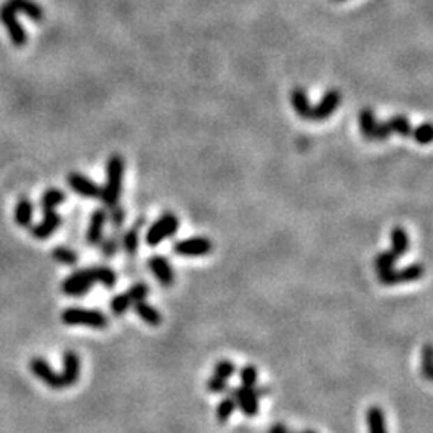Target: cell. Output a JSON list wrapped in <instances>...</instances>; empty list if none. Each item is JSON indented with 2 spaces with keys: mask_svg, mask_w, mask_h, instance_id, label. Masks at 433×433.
<instances>
[{
  "mask_svg": "<svg viewBox=\"0 0 433 433\" xmlns=\"http://www.w3.org/2000/svg\"><path fill=\"white\" fill-rule=\"evenodd\" d=\"M124 170H126V162L121 154H111L106 164V183L101 186V196L100 199L106 207H115L119 204V198H121L122 191V180H124Z\"/></svg>",
  "mask_w": 433,
  "mask_h": 433,
  "instance_id": "obj_1",
  "label": "cell"
},
{
  "mask_svg": "<svg viewBox=\"0 0 433 433\" xmlns=\"http://www.w3.org/2000/svg\"><path fill=\"white\" fill-rule=\"evenodd\" d=\"M61 321L66 326H84L91 329H106L110 319L105 313L94 308L69 307L61 313Z\"/></svg>",
  "mask_w": 433,
  "mask_h": 433,
  "instance_id": "obj_2",
  "label": "cell"
},
{
  "mask_svg": "<svg viewBox=\"0 0 433 433\" xmlns=\"http://www.w3.org/2000/svg\"><path fill=\"white\" fill-rule=\"evenodd\" d=\"M178 228H180V220H178V216L170 212L161 215L159 219L149 226L148 233H146V244L158 246L159 242L167 240V237H170L172 235H175Z\"/></svg>",
  "mask_w": 433,
  "mask_h": 433,
  "instance_id": "obj_3",
  "label": "cell"
},
{
  "mask_svg": "<svg viewBox=\"0 0 433 433\" xmlns=\"http://www.w3.org/2000/svg\"><path fill=\"white\" fill-rule=\"evenodd\" d=\"M0 23L7 29V34L15 47L23 48L28 43V32H26L24 26L18 20V13H15L7 3L0 7Z\"/></svg>",
  "mask_w": 433,
  "mask_h": 433,
  "instance_id": "obj_4",
  "label": "cell"
},
{
  "mask_svg": "<svg viewBox=\"0 0 433 433\" xmlns=\"http://www.w3.org/2000/svg\"><path fill=\"white\" fill-rule=\"evenodd\" d=\"M94 283H95L94 270L91 268L78 270V272L71 273L63 281L61 291L63 294H66L69 297H80L91 289Z\"/></svg>",
  "mask_w": 433,
  "mask_h": 433,
  "instance_id": "obj_5",
  "label": "cell"
},
{
  "mask_svg": "<svg viewBox=\"0 0 433 433\" xmlns=\"http://www.w3.org/2000/svg\"><path fill=\"white\" fill-rule=\"evenodd\" d=\"M230 392L236 402V409H240L249 419L257 418L260 411V398L256 392V388L236 386L231 387Z\"/></svg>",
  "mask_w": 433,
  "mask_h": 433,
  "instance_id": "obj_6",
  "label": "cell"
},
{
  "mask_svg": "<svg viewBox=\"0 0 433 433\" xmlns=\"http://www.w3.org/2000/svg\"><path fill=\"white\" fill-rule=\"evenodd\" d=\"M29 369H31L32 374L39 379V381L45 383L47 387H50L52 390H64L66 388L63 383L61 374H58V372L53 371V367L48 365L45 360L41 358V356H36V358H32L29 361Z\"/></svg>",
  "mask_w": 433,
  "mask_h": 433,
  "instance_id": "obj_7",
  "label": "cell"
},
{
  "mask_svg": "<svg viewBox=\"0 0 433 433\" xmlns=\"http://www.w3.org/2000/svg\"><path fill=\"white\" fill-rule=\"evenodd\" d=\"M68 186L84 199H100L101 196V186L98 185V183H95L94 180H91V178L85 177L84 173H79V172L69 173Z\"/></svg>",
  "mask_w": 433,
  "mask_h": 433,
  "instance_id": "obj_8",
  "label": "cell"
},
{
  "mask_svg": "<svg viewBox=\"0 0 433 433\" xmlns=\"http://www.w3.org/2000/svg\"><path fill=\"white\" fill-rule=\"evenodd\" d=\"M340 100H342V96H340L339 90H335V89L328 90L326 94L323 95V98L319 100L318 105L311 108L310 121H316V122L326 121L328 117H331L334 112L337 111Z\"/></svg>",
  "mask_w": 433,
  "mask_h": 433,
  "instance_id": "obj_9",
  "label": "cell"
},
{
  "mask_svg": "<svg viewBox=\"0 0 433 433\" xmlns=\"http://www.w3.org/2000/svg\"><path fill=\"white\" fill-rule=\"evenodd\" d=\"M212 242L207 237H188V240H182L175 242L173 246V252L178 256L185 257H199V256H207L212 251Z\"/></svg>",
  "mask_w": 433,
  "mask_h": 433,
  "instance_id": "obj_10",
  "label": "cell"
},
{
  "mask_svg": "<svg viewBox=\"0 0 433 433\" xmlns=\"http://www.w3.org/2000/svg\"><path fill=\"white\" fill-rule=\"evenodd\" d=\"M61 216L55 210H47V212H43V219L39 223L31 225V236L39 241L48 240L61 226Z\"/></svg>",
  "mask_w": 433,
  "mask_h": 433,
  "instance_id": "obj_11",
  "label": "cell"
},
{
  "mask_svg": "<svg viewBox=\"0 0 433 433\" xmlns=\"http://www.w3.org/2000/svg\"><path fill=\"white\" fill-rule=\"evenodd\" d=\"M80 377V358L75 351H64L63 355V372H61V379L64 387H73L75 383L79 382Z\"/></svg>",
  "mask_w": 433,
  "mask_h": 433,
  "instance_id": "obj_12",
  "label": "cell"
},
{
  "mask_svg": "<svg viewBox=\"0 0 433 433\" xmlns=\"http://www.w3.org/2000/svg\"><path fill=\"white\" fill-rule=\"evenodd\" d=\"M148 267L156 276V279H158L164 288H170L175 276H173V270L170 267L169 260L162 256H153L148 258Z\"/></svg>",
  "mask_w": 433,
  "mask_h": 433,
  "instance_id": "obj_13",
  "label": "cell"
},
{
  "mask_svg": "<svg viewBox=\"0 0 433 433\" xmlns=\"http://www.w3.org/2000/svg\"><path fill=\"white\" fill-rule=\"evenodd\" d=\"M108 221V214L105 209H95L94 214L90 216L89 228H87L85 240L89 244L96 246L100 244L103 240V231H105V225Z\"/></svg>",
  "mask_w": 433,
  "mask_h": 433,
  "instance_id": "obj_14",
  "label": "cell"
},
{
  "mask_svg": "<svg viewBox=\"0 0 433 433\" xmlns=\"http://www.w3.org/2000/svg\"><path fill=\"white\" fill-rule=\"evenodd\" d=\"M5 3H7L15 13H23L24 16H28L31 21H34V23H42L43 16H45L43 15V8L39 3L34 2V0H7Z\"/></svg>",
  "mask_w": 433,
  "mask_h": 433,
  "instance_id": "obj_15",
  "label": "cell"
},
{
  "mask_svg": "<svg viewBox=\"0 0 433 433\" xmlns=\"http://www.w3.org/2000/svg\"><path fill=\"white\" fill-rule=\"evenodd\" d=\"M291 103H292V108H294V111L297 112V116L310 121L313 106L310 103V98H308L305 89H302V87H295V89H292Z\"/></svg>",
  "mask_w": 433,
  "mask_h": 433,
  "instance_id": "obj_16",
  "label": "cell"
},
{
  "mask_svg": "<svg viewBox=\"0 0 433 433\" xmlns=\"http://www.w3.org/2000/svg\"><path fill=\"white\" fill-rule=\"evenodd\" d=\"M367 433H388L386 413L379 406H371L366 411Z\"/></svg>",
  "mask_w": 433,
  "mask_h": 433,
  "instance_id": "obj_17",
  "label": "cell"
},
{
  "mask_svg": "<svg viewBox=\"0 0 433 433\" xmlns=\"http://www.w3.org/2000/svg\"><path fill=\"white\" fill-rule=\"evenodd\" d=\"M32 216H34V205H32L29 198H20L15 207V221L21 228H31Z\"/></svg>",
  "mask_w": 433,
  "mask_h": 433,
  "instance_id": "obj_18",
  "label": "cell"
},
{
  "mask_svg": "<svg viewBox=\"0 0 433 433\" xmlns=\"http://www.w3.org/2000/svg\"><path fill=\"white\" fill-rule=\"evenodd\" d=\"M132 307H133L135 313H137V316L142 318L143 321L148 324V326L158 328L159 324L162 323V315L158 311V308L151 305V303L145 302V300H140L137 303H133Z\"/></svg>",
  "mask_w": 433,
  "mask_h": 433,
  "instance_id": "obj_19",
  "label": "cell"
},
{
  "mask_svg": "<svg viewBox=\"0 0 433 433\" xmlns=\"http://www.w3.org/2000/svg\"><path fill=\"white\" fill-rule=\"evenodd\" d=\"M390 242H392V252L397 257H402L409 251V236L403 226H395V228H392Z\"/></svg>",
  "mask_w": 433,
  "mask_h": 433,
  "instance_id": "obj_20",
  "label": "cell"
},
{
  "mask_svg": "<svg viewBox=\"0 0 433 433\" xmlns=\"http://www.w3.org/2000/svg\"><path fill=\"white\" fill-rule=\"evenodd\" d=\"M235 411H236V402H235V398H233V395L228 388L223 393V398H221L219 406H216V411H215L216 422H219V424H226V422L231 419V416L235 414Z\"/></svg>",
  "mask_w": 433,
  "mask_h": 433,
  "instance_id": "obj_21",
  "label": "cell"
},
{
  "mask_svg": "<svg viewBox=\"0 0 433 433\" xmlns=\"http://www.w3.org/2000/svg\"><path fill=\"white\" fill-rule=\"evenodd\" d=\"M143 219L137 220V223H135L132 228L127 230L126 233H124L122 236V249L126 251V254H129V256H135L138 251V246H140V228L143 226Z\"/></svg>",
  "mask_w": 433,
  "mask_h": 433,
  "instance_id": "obj_22",
  "label": "cell"
},
{
  "mask_svg": "<svg viewBox=\"0 0 433 433\" xmlns=\"http://www.w3.org/2000/svg\"><path fill=\"white\" fill-rule=\"evenodd\" d=\"M424 274V265L413 263L409 267H404L402 270L393 268V281L395 284L398 283H411V281H418Z\"/></svg>",
  "mask_w": 433,
  "mask_h": 433,
  "instance_id": "obj_23",
  "label": "cell"
},
{
  "mask_svg": "<svg viewBox=\"0 0 433 433\" xmlns=\"http://www.w3.org/2000/svg\"><path fill=\"white\" fill-rule=\"evenodd\" d=\"M64 201H66V193L58 188H50L42 194L41 205L43 212H47V210H55V207L61 205Z\"/></svg>",
  "mask_w": 433,
  "mask_h": 433,
  "instance_id": "obj_24",
  "label": "cell"
},
{
  "mask_svg": "<svg viewBox=\"0 0 433 433\" xmlns=\"http://www.w3.org/2000/svg\"><path fill=\"white\" fill-rule=\"evenodd\" d=\"M376 115L371 108H365L360 112V127H361V133L362 137L366 140H374V132H376Z\"/></svg>",
  "mask_w": 433,
  "mask_h": 433,
  "instance_id": "obj_25",
  "label": "cell"
},
{
  "mask_svg": "<svg viewBox=\"0 0 433 433\" xmlns=\"http://www.w3.org/2000/svg\"><path fill=\"white\" fill-rule=\"evenodd\" d=\"M94 274L95 281H98L106 289H112L117 283V274L112 268L105 267V265H100V267H94Z\"/></svg>",
  "mask_w": 433,
  "mask_h": 433,
  "instance_id": "obj_26",
  "label": "cell"
},
{
  "mask_svg": "<svg viewBox=\"0 0 433 433\" xmlns=\"http://www.w3.org/2000/svg\"><path fill=\"white\" fill-rule=\"evenodd\" d=\"M387 122L392 129V133H398L402 137H411V133H413V126H411L409 119L403 115H395Z\"/></svg>",
  "mask_w": 433,
  "mask_h": 433,
  "instance_id": "obj_27",
  "label": "cell"
},
{
  "mask_svg": "<svg viewBox=\"0 0 433 433\" xmlns=\"http://www.w3.org/2000/svg\"><path fill=\"white\" fill-rule=\"evenodd\" d=\"M52 257H53V260H55V262L63 263V265H69V267H73V265L78 263V260H79L78 254H75L73 249H69L66 246H57L52 251Z\"/></svg>",
  "mask_w": 433,
  "mask_h": 433,
  "instance_id": "obj_28",
  "label": "cell"
},
{
  "mask_svg": "<svg viewBox=\"0 0 433 433\" xmlns=\"http://www.w3.org/2000/svg\"><path fill=\"white\" fill-rule=\"evenodd\" d=\"M240 386L256 388L258 386V371L256 366L246 365L240 369Z\"/></svg>",
  "mask_w": 433,
  "mask_h": 433,
  "instance_id": "obj_29",
  "label": "cell"
},
{
  "mask_svg": "<svg viewBox=\"0 0 433 433\" xmlns=\"http://www.w3.org/2000/svg\"><path fill=\"white\" fill-rule=\"evenodd\" d=\"M397 260H398V257L395 256L392 251H383L381 254H377L376 258H374V265H376L377 273L393 270L395 265H397Z\"/></svg>",
  "mask_w": 433,
  "mask_h": 433,
  "instance_id": "obj_30",
  "label": "cell"
},
{
  "mask_svg": "<svg viewBox=\"0 0 433 433\" xmlns=\"http://www.w3.org/2000/svg\"><path fill=\"white\" fill-rule=\"evenodd\" d=\"M420 371L427 381H432L433 376V348L430 344H425L420 353Z\"/></svg>",
  "mask_w": 433,
  "mask_h": 433,
  "instance_id": "obj_31",
  "label": "cell"
},
{
  "mask_svg": "<svg viewBox=\"0 0 433 433\" xmlns=\"http://www.w3.org/2000/svg\"><path fill=\"white\" fill-rule=\"evenodd\" d=\"M132 307V302H130L129 295L126 294V292H122V294H117L111 299L110 302V310L115 316H122L126 315V311L129 310V308Z\"/></svg>",
  "mask_w": 433,
  "mask_h": 433,
  "instance_id": "obj_32",
  "label": "cell"
},
{
  "mask_svg": "<svg viewBox=\"0 0 433 433\" xmlns=\"http://www.w3.org/2000/svg\"><path fill=\"white\" fill-rule=\"evenodd\" d=\"M235 372H236L235 362H233L231 360H226V358L216 361L214 365V369H212L214 376L226 379V381H230V379L235 376Z\"/></svg>",
  "mask_w": 433,
  "mask_h": 433,
  "instance_id": "obj_33",
  "label": "cell"
},
{
  "mask_svg": "<svg viewBox=\"0 0 433 433\" xmlns=\"http://www.w3.org/2000/svg\"><path fill=\"white\" fill-rule=\"evenodd\" d=\"M414 137V140L420 145H429L432 142V137H433V130H432V126L429 122L425 124H420V126H418L416 129H413V133H411Z\"/></svg>",
  "mask_w": 433,
  "mask_h": 433,
  "instance_id": "obj_34",
  "label": "cell"
},
{
  "mask_svg": "<svg viewBox=\"0 0 433 433\" xmlns=\"http://www.w3.org/2000/svg\"><path fill=\"white\" fill-rule=\"evenodd\" d=\"M230 388V381L221 379L219 376H210L207 381V392L212 395H223Z\"/></svg>",
  "mask_w": 433,
  "mask_h": 433,
  "instance_id": "obj_35",
  "label": "cell"
},
{
  "mask_svg": "<svg viewBox=\"0 0 433 433\" xmlns=\"http://www.w3.org/2000/svg\"><path fill=\"white\" fill-rule=\"evenodd\" d=\"M126 294L129 295V299H130V302H132V305H133V303H137L140 300H145L146 297H148L149 288L145 283H137V284H133L132 288H130L126 292Z\"/></svg>",
  "mask_w": 433,
  "mask_h": 433,
  "instance_id": "obj_36",
  "label": "cell"
},
{
  "mask_svg": "<svg viewBox=\"0 0 433 433\" xmlns=\"http://www.w3.org/2000/svg\"><path fill=\"white\" fill-rule=\"evenodd\" d=\"M101 252L105 257H115L119 251V240L117 236H110L100 242Z\"/></svg>",
  "mask_w": 433,
  "mask_h": 433,
  "instance_id": "obj_37",
  "label": "cell"
},
{
  "mask_svg": "<svg viewBox=\"0 0 433 433\" xmlns=\"http://www.w3.org/2000/svg\"><path fill=\"white\" fill-rule=\"evenodd\" d=\"M126 210H124L121 205H115V207H111V215H110V220H111V226H115L116 230H119L122 226L124 221H126Z\"/></svg>",
  "mask_w": 433,
  "mask_h": 433,
  "instance_id": "obj_38",
  "label": "cell"
},
{
  "mask_svg": "<svg viewBox=\"0 0 433 433\" xmlns=\"http://www.w3.org/2000/svg\"><path fill=\"white\" fill-rule=\"evenodd\" d=\"M392 135V129H390L388 122H381L376 126L374 132V140H381V142H386V140Z\"/></svg>",
  "mask_w": 433,
  "mask_h": 433,
  "instance_id": "obj_39",
  "label": "cell"
},
{
  "mask_svg": "<svg viewBox=\"0 0 433 433\" xmlns=\"http://www.w3.org/2000/svg\"><path fill=\"white\" fill-rule=\"evenodd\" d=\"M288 432H289L288 425L283 424V422H278V424H274L272 429L268 430V433H288Z\"/></svg>",
  "mask_w": 433,
  "mask_h": 433,
  "instance_id": "obj_40",
  "label": "cell"
},
{
  "mask_svg": "<svg viewBox=\"0 0 433 433\" xmlns=\"http://www.w3.org/2000/svg\"><path fill=\"white\" fill-rule=\"evenodd\" d=\"M299 433H316V432H313V430H302Z\"/></svg>",
  "mask_w": 433,
  "mask_h": 433,
  "instance_id": "obj_41",
  "label": "cell"
},
{
  "mask_svg": "<svg viewBox=\"0 0 433 433\" xmlns=\"http://www.w3.org/2000/svg\"><path fill=\"white\" fill-rule=\"evenodd\" d=\"M334 2H344V0H334Z\"/></svg>",
  "mask_w": 433,
  "mask_h": 433,
  "instance_id": "obj_42",
  "label": "cell"
},
{
  "mask_svg": "<svg viewBox=\"0 0 433 433\" xmlns=\"http://www.w3.org/2000/svg\"><path fill=\"white\" fill-rule=\"evenodd\" d=\"M288 433H294V432H288Z\"/></svg>",
  "mask_w": 433,
  "mask_h": 433,
  "instance_id": "obj_43",
  "label": "cell"
}]
</instances>
